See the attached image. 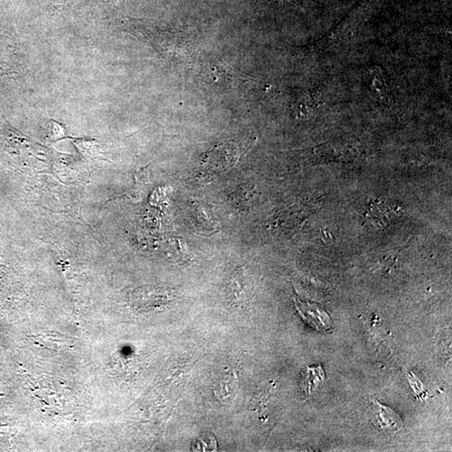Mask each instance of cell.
I'll use <instances>...</instances> for the list:
<instances>
[{
	"label": "cell",
	"instance_id": "5b68a950",
	"mask_svg": "<svg viewBox=\"0 0 452 452\" xmlns=\"http://www.w3.org/2000/svg\"><path fill=\"white\" fill-rule=\"evenodd\" d=\"M324 372L321 367H309L302 372V388L306 395L315 390L323 381Z\"/></svg>",
	"mask_w": 452,
	"mask_h": 452
},
{
	"label": "cell",
	"instance_id": "8992f818",
	"mask_svg": "<svg viewBox=\"0 0 452 452\" xmlns=\"http://www.w3.org/2000/svg\"><path fill=\"white\" fill-rule=\"evenodd\" d=\"M315 104H315L314 98L311 97L309 94H304L297 101L295 106H297L298 112H300L304 116H308L316 109Z\"/></svg>",
	"mask_w": 452,
	"mask_h": 452
},
{
	"label": "cell",
	"instance_id": "277c9868",
	"mask_svg": "<svg viewBox=\"0 0 452 452\" xmlns=\"http://www.w3.org/2000/svg\"><path fill=\"white\" fill-rule=\"evenodd\" d=\"M317 155L327 161L349 160L355 157L356 150L351 145L343 143L323 144L318 147Z\"/></svg>",
	"mask_w": 452,
	"mask_h": 452
},
{
	"label": "cell",
	"instance_id": "6da1fadb",
	"mask_svg": "<svg viewBox=\"0 0 452 452\" xmlns=\"http://www.w3.org/2000/svg\"><path fill=\"white\" fill-rule=\"evenodd\" d=\"M297 310L302 319L308 323L314 330L326 332L332 327V321L328 314L316 304L302 302L294 298Z\"/></svg>",
	"mask_w": 452,
	"mask_h": 452
},
{
	"label": "cell",
	"instance_id": "3957f363",
	"mask_svg": "<svg viewBox=\"0 0 452 452\" xmlns=\"http://www.w3.org/2000/svg\"><path fill=\"white\" fill-rule=\"evenodd\" d=\"M364 80L366 86L377 97L385 100L390 97V80L382 68L379 66L367 68L364 72Z\"/></svg>",
	"mask_w": 452,
	"mask_h": 452
},
{
	"label": "cell",
	"instance_id": "7a4b0ae2",
	"mask_svg": "<svg viewBox=\"0 0 452 452\" xmlns=\"http://www.w3.org/2000/svg\"><path fill=\"white\" fill-rule=\"evenodd\" d=\"M373 423L385 432H397L403 428V421L399 414L390 407L383 406L376 399L371 398Z\"/></svg>",
	"mask_w": 452,
	"mask_h": 452
},
{
	"label": "cell",
	"instance_id": "52a82bcc",
	"mask_svg": "<svg viewBox=\"0 0 452 452\" xmlns=\"http://www.w3.org/2000/svg\"><path fill=\"white\" fill-rule=\"evenodd\" d=\"M407 377L409 382H411L414 391H415L416 397L420 398L421 400H424L428 397V392L425 390L423 383H422L419 379L415 376V374L411 372H409Z\"/></svg>",
	"mask_w": 452,
	"mask_h": 452
}]
</instances>
